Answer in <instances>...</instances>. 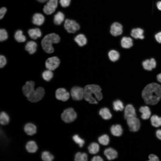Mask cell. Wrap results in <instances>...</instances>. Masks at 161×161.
<instances>
[{
    "label": "cell",
    "mask_w": 161,
    "mask_h": 161,
    "mask_svg": "<svg viewBox=\"0 0 161 161\" xmlns=\"http://www.w3.org/2000/svg\"><path fill=\"white\" fill-rule=\"evenodd\" d=\"M142 96L146 103L156 104L161 98V86L155 83L147 85L143 89Z\"/></svg>",
    "instance_id": "cell-1"
},
{
    "label": "cell",
    "mask_w": 161,
    "mask_h": 161,
    "mask_svg": "<svg viewBox=\"0 0 161 161\" xmlns=\"http://www.w3.org/2000/svg\"><path fill=\"white\" fill-rule=\"evenodd\" d=\"M101 90V88L97 85H87L84 88L83 97L86 101L91 104H97V101L93 95L98 101L100 100L103 98Z\"/></svg>",
    "instance_id": "cell-2"
},
{
    "label": "cell",
    "mask_w": 161,
    "mask_h": 161,
    "mask_svg": "<svg viewBox=\"0 0 161 161\" xmlns=\"http://www.w3.org/2000/svg\"><path fill=\"white\" fill-rule=\"evenodd\" d=\"M59 35L55 33L48 34L45 36L41 41V44L44 50L47 53L51 54L54 51L53 44H57L60 41Z\"/></svg>",
    "instance_id": "cell-3"
},
{
    "label": "cell",
    "mask_w": 161,
    "mask_h": 161,
    "mask_svg": "<svg viewBox=\"0 0 161 161\" xmlns=\"http://www.w3.org/2000/svg\"><path fill=\"white\" fill-rule=\"evenodd\" d=\"M45 94L44 88L41 87L34 89L27 97V100L32 103H36L41 101L44 97Z\"/></svg>",
    "instance_id": "cell-4"
},
{
    "label": "cell",
    "mask_w": 161,
    "mask_h": 161,
    "mask_svg": "<svg viewBox=\"0 0 161 161\" xmlns=\"http://www.w3.org/2000/svg\"><path fill=\"white\" fill-rule=\"evenodd\" d=\"M77 113L74 109L69 108L65 109L61 114L62 120L66 123H70L76 118Z\"/></svg>",
    "instance_id": "cell-5"
},
{
    "label": "cell",
    "mask_w": 161,
    "mask_h": 161,
    "mask_svg": "<svg viewBox=\"0 0 161 161\" xmlns=\"http://www.w3.org/2000/svg\"><path fill=\"white\" fill-rule=\"evenodd\" d=\"M64 27L67 32L70 33H74L80 28L79 25L75 21L69 19L65 21Z\"/></svg>",
    "instance_id": "cell-6"
},
{
    "label": "cell",
    "mask_w": 161,
    "mask_h": 161,
    "mask_svg": "<svg viewBox=\"0 0 161 161\" xmlns=\"http://www.w3.org/2000/svg\"><path fill=\"white\" fill-rule=\"evenodd\" d=\"M60 64L59 59L56 56H53L48 58L45 63V66L47 69L53 71L57 68Z\"/></svg>",
    "instance_id": "cell-7"
},
{
    "label": "cell",
    "mask_w": 161,
    "mask_h": 161,
    "mask_svg": "<svg viewBox=\"0 0 161 161\" xmlns=\"http://www.w3.org/2000/svg\"><path fill=\"white\" fill-rule=\"evenodd\" d=\"M127 123L130 131L136 132L140 128V123L139 120L136 117L129 118L127 119Z\"/></svg>",
    "instance_id": "cell-8"
},
{
    "label": "cell",
    "mask_w": 161,
    "mask_h": 161,
    "mask_svg": "<svg viewBox=\"0 0 161 161\" xmlns=\"http://www.w3.org/2000/svg\"><path fill=\"white\" fill-rule=\"evenodd\" d=\"M58 4V0H49L44 7V12L47 15L52 14L56 9Z\"/></svg>",
    "instance_id": "cell-9"
},
{
    "label": "cell",
    "mask_w": 161,
    "mask_h": 161,
    "mask_svg": "<svg viewBox=\"0 0 161 161\" xmlns=\"http://www.w3.org/2000/svg\"><path fill=\"white\" fill-rule=\"evenodd\" d=\"M71 95L73 100H80L84 97V89L80 87L74 86L71 89Z\"/></svg>",
    "instance_id": "cell-10"
},
{
    "label": "cell",
    "mask_w": 161,
    "mask_h": 161,
    "mask_svg": "<svg viewBox=\"0 0 161 161\" xmlns=\"http://www.w3.org/2000/svg\"><path fill=\"white\" fill-rule=\"evenodd\" d=\"M70 94L64 88H59L55 91V97L56 99L63 101H66L68 100Z\"/></svg>",
    "instance_id": "cell-11"
},
{
    "label": "cell",
    "mask_w": 161,
    "mask_h": 161,
    "mask_svg": "<svg viewBox=\"0 0 161 161\" xmlns=\"http://www.w3.org/2000/svg\"><path fill=\"white\" fill-rule=\"evenodd\" d=\"M35 83L32 81H27L23 86L22 91L24 95L27 98L34 89Z\"/></svg>",
    "instance_id": "cell-12"
},
{
    "label": "cell",
    "mask_w": 161,
    "mask_h": 161,
    "mask_svg": "<svg viewBox=\"0 0 161 161\" xmlns=\"http://www.w3.org/2000/svg\"><path fill=\"white\" fill-rule=\"evenodd\" d=\"M123 31L122 25L118 22L114 23L111 26L110 32L114 36H116L121 35Z\"/></svg>",
    "instance_id": "cell-13"
},
{
    "label": "cell",
    "mask_w": 161,
    "mask_h": 161,
    "mask_svg": "<svg viewBox=\"0 0 161 161\" xmlns=\"http://www.w3.org/2000/svg\"><path fill=\"white\" fill-rule=\"evenodd\" d=\"M24 130L28 135L33 136L35 134L37 131V128L34 124L32 123H26L24 127Z\"/></svg>",
    "instance_id": "cell-14"
},
{
    "label": "cell",
    "mask_w": 161,
    "mask_h": 161,
    "mask_svg": "<svg viewBox=\"0 0 161 161\" xmlns=\"http://www.w3.org/2000/svg\"><path fill=\"white\" fill-rule=\"evenodd\" d=\"M136 114L135 110L131 104H128L124 110V117L125 119L133 117H136Z\"/></svg>",
    "instance_id": "cell-15"
},
{
    "label": "cell",
    "mask_w": 161,
    "mask_h": 161,
    "mask_svg": "<svg viewBox=\"0 0 161 161\" xmlns=\"http://www.w3.org/2000/svg\"><path fill=\"white\" fill-rule=\"evenodd\" d=\"M25 148L27 152L33 154L35 153L37 151L38 149V146L35 141L30 140L26 143Z\"/></svg>",
    "instance_id": "cell-16"
},
{
    "label": "cell",
    "mask_w": 161,
    "mask_h": 161,
    "mask_svg": "<svg viewBox=\"0 0 161 161\" xmlns=\"http://www.w3.org/2000/svg\"><path fill=\"white\" fill-rule=\"evenodd\" d=\"M142 65L144 69L150 71L153 69L155 68L156 66V63L154 58H151L150 59H147L144 61L143 62Z\"/></svg>",
    "instance_id": "cell-17"
},
{
    "label": "cell",
    "mask_w": 161,
    "mask_h": 161,
    "mask_svg": "<svg viewBox=\"0 0 161 161\" xmlns=\"http://www.w3.org/2000/svg\"><path fill=\"white\" fill-rule=\"evenodd\" d=\"M104 154L109 160L114 159L117 157V151L111 148H109L105 149L104 151Z\"/></svg>",
    "instance_id": "cell-18"
},
{
    "label": "cell",
    "mask_w": 161,
    "mask_h": 161,
    "mask_svg": "<svg viewBox=\"0 0 161 161\" xmlns=\"http://www.w3.org/2000/svg\"><path fill=\"white\" fill-rule=\"evenodd\" d=\"M44 21V17L41 13H36L33 15L32 17L33 23L37 25H41L43 24Z\"/></svg>",
    "instance_id": "cell-19"
},
{
    "label": "cell",
    "mask_w": 161,
    "mask_h": 161,
    "mask_svg": "<svg viewBox=\"0 0 161 161\" xmlns=\"http://www.w3.org/2000/svg\"><path fill=\"white\" fill-rule=\"evenodd\" d=\"M37 44L34 41H30L28 42L25 46V49L30 54H32L36 51Z\"/></svg>",
    "instance_id": "cell-20"
},
{
    "label": "cell",
    "mask_w": 161,
    "mask_h": 161,
    "mask_svg": "<svg viewBox=\"0 0 161 161\" xmlns=\"http://www.w3.org/2000/svg\"><path fill=\"white\" fill-rule=\"evenodd\" d=\"M143 33V30L142 29L139 28H135L132 30L131 35L135 39H143L144 38Z\"/></svg>",
    "instance_id": "cell-21"
},
{
    "label": "cell",
    "mask_w": 161,
    "mask_h": 161,
    "mask_svg": "<svg viewBox=\"0 0 161 161\" xmlns=\"http://www.w3.org/2000/svg\"><path fill=\"white\" fill-rule=\"evenodd\" d=\"M112 134L115 136H120L122 134L123 129L121 126L119 124L113 125L110 128Z\"/></svg>",
    "instance_id": "cell-22"
},
{
    "label": "cell",
    "mask_w": 161,
    "mask_h": 161,
    "mask_svg": "<svg viewBox=\"0 0 161 161\" xmlns=\"http://www.w3.org/2000/svg\"><path fill=\"white\" fill-rule=\"evenodd\" d=\"M140 112L142 113L141 117L144 120L148 119L151 115L149 108L147 106H141L139 109Z\"/></svg>",
    "instance_id": "cell-23"
},
{
    "label": "cell",
    "mask_w": 161,
    "mask_h": 161,
    "mask_svg": "<svg viewBox=\"0 0 161 161\" xmlns=\"http://www.w3.org/2000/svg\"><path fill=\"white\" fill-rule=\"evenodd\" d=\"M121 44L123 48L128 49L133 46V40L130 37H124L121 40Z\"/></svg>",
    "instance_id": "cell-24"
},
{
    "label": "cell",
    "mask_w": 161,
    "mask_h": 161,
    "mask_svg": "<svg viewBox=\"0 0 161 161\" xmlns=\"http://www.w3.org/2000/svg\"><path fill=\"white\" fill-rule=\"evenodd\" d=\"M28 32L30 37L33 39L41 37L42 35L41 30L38 28L30 29Z\"/></svg>",
    "instance_id": "cell-25"
},
{
    "label": "cell",
    "mask_w": 161,
    "mask_h": 161,
    "mask_svg": "<svg viewBox=\"0 0 161 161\" xmlns=\"http://www.w3.org/2000/svg\"><path fill=\"white\" fill-rule=\"evenodd\" d=\"M10 122V117L6 112L2 111L0 114V123L2 126L8 124Z\"/></svg>",
    "instance_id": "cell-26"
},
{
    "label": "cell",
    "mask_w": 161,
    "mask_h": 161,
    "mask_svg": "<svg viewBox=\"0 0 161 161\" xmlns=\"http://www.w3.org/2000/svg\"><path fill=\"white\" fill-rule=\"evenodd\" d=\"M74 40L78 45L80 47L85 45L87 42L86 37L84 35L82 34L77 35L75 38Z\"/></svg>",
    "instance_id": "cell-27"
},
{
    "label": "cell",
    "mask_w": 161,
    "mask_h": 161,
    "mask_svg": "<svg viewBox=\"0 0 161 161\" xmlns=\"http://www.w3.org/2000/svg\"><path fill=\"white\" fill-rule=\"evenodd\" d=\"M99 114L104 120H109L112 117V114L109 110L107 108L101 109L99 111Z\"/></svg>",
    "instance_id": "cell-28"
},
{
    "label": "cell",
    "mask_w": 161,
    "mask_h": 161,
    "mask_svg": "<svg viewBox=\"0 0 161 161\" xmlns=\"http://www.w3.org/2000/svg\"><path fill=\"white\" fill-rule=\"evenodd\" d=\"M64 15L61 12L59 11L54 16V22L57 25H59L63 21L64 19Z\"/></svg>",
    "instance_id": "cell-29"
},
{
    "label": "cell",
    "mask_w": 161,
    "mask_h": 161,
    "mask_svg": "<svg viewBox=\"0 0 161 161\" xmlns=\"http://www.w3.org/2000/svg\"><path fill=\"white\" fill-rule=\"evenodd\" d=\"M41 158L43 161H52L54 159V157L49 151H45L42 152Z\"/></svg>",
    "instance_id": "cell-30"
},
{
    "label": "cell",
    "mask_w": 161,
    "mask_h": 161,
    "mask_svg": "<svg viewBox=\"0 0 161 161\" xmlns=\"http://www.w3.org/2000/svg\"><path fill=\"white\" fill-rule=\"evenodd\" d=\"M14 38L15 40L19 42H24L26 40V37L23 35V32L21 30H18L16 31Z\"/></svg>",
    "instance_id": "cell-31"
},
{
    "label": "cell",
    "mask_w": 161,
    "mask_h": 161,
    "mask_svg": "<svg viewBox=\"0 0 161 161\" xmlns=\"http://www.w3.org/2000/svg\"><path fill=\"white\" fill-rule=\"evenodd\" d=\"M88 150L90 153L92 154H95L99 151V146L97 143L93 142L88 146Z\"/></svg>",
    "instance_id": "cell-32"
},
{
    "label": "cell",
    "mask_w": 161,
    "mask_h": 161,
    "mask_svg": "<svg viewBox=\"0 0 161 161\" xmlns=\"http://www.w3.org/2000/svg\"><path fill=\"white\" fill-rule=\"evenodd\" d=\"M152 125L154 127H158L161 126V117L154 115L151 118Z\"/></svg>",
    "instance_id": "cell-33"
},
{
    "label": "cell",
    "mask_w": 161,
    "mask_h": 161,
    "mask_svg": "<svg viewBox=\"0 0 161 161\" xmlns=\"http://www.w3.org/2000/svg\"><path fill=\"white\" fill-rule=\"evenodd\" d=\"M108 56L111 61L115 62L119 59L120 54L117 51L114 50H112L109 52Z\"/></svg>",
    "instance_id": "cell-34"
},
{
    "label": "cell",
    "mask_w": 161,
    "mask_h": 161,
    "mask_svg": "<svg viewBox=\"0 0 161 161\" xmlns=\"http://www.w3.org/2000/svg\"><path fill=\"white\" fill-rule=\"evenodd\" d=\"M53 74L51 70L47 69L44 70L42 73L43 79L47 81H49L53 78Z\"/></svg>",
    "instance_id": "cell-35"
},
{
    "label": "cell",
    "mask_w": 161,
    "mask_h": 161,
    "mask_svg": "<svg viewBox=\"0 0 161 161\" xmlns=\"http://www.w3.org/2000/svg\"><path fill=\"white\" fill-rule=\"evenodd\" d=\"M113 106L114 110L116 111H122L124 109L123 103L119 100L114 101L113 103Z\"/></svg>",
    "instance_id": "cell-36"
},
{
    "label": "cell",
    "mask_w": 161,
    "mask_h": 161,
    "mask_svg": "<svg viewBox=\"0 0 161 161\" xmlns=\"http://www.w3.org/2000/svg\"><path fill=\"white\" fill-rule=\"evenodd\" d=\"M87 159V155L85 153L78 152L75 155V160L76 161H86Z\"/></svg>",
    "instance_id": "cell-37"
},
{
    "label": "cell",
    "mask_w": 161,
    "mask_h": 161,
    "mask_svg": "<svg viewBox=\"0 0 161 161\" xmlns=\"http://www.w3.org/2000/svg\"><path fill=\"white\" fill-rule=\"evenodd\" d=\"M98 141L101 144L106 145H108L109 142V138L107 134H103L99 137Z\"/></svg>",
    "instance_id": "cell-38"
},
{
    "label": "cell",
    "mask_w": 161,
    "mask_h": 161,
    "mask_svg": "<svg viewBox=\"0 0 161 161\" xmlns=\"http://www.w3.org/2000/svg\"><path fill=\"white\" fill-rule=\"evenodd\" d=\"M72 139L74 141L78 144L80 147H83L85 141L84 140L81 138L78 135L75 134L72 137Z\"/></svg>",
    "instance_id": "cell-39"
},
{
    "label": "cell",
    "mask_w": 161,
    "mask_h": 161,
    "mask_svg": "<svg viewBox=\"0 0 161 161\" xmlns=\"http://www.w3.org/2000/svg\"><path fill=\"white\" fill-rule=\"evenodd\" d=\"M8 36L7 32L4 29H1L0 30V40L3 41L8 38Z\"/></svg>",
    "instance_id": "cell-40"
},
{
    "label": "cell",
    "mask_w": 161,
    "mask_h": 161,
    "mask_svg": "<svg viewBox=\"0 0 161 161\" xmlns=\"http://www.w3.org/2000/svg\"><path fill=\"white\" fill-rule=\"evenodd\" d=\"M7 64V60L4 56L1 55L0 56V67H3Z\"/></svg>",
    "instance_id": "cell-41"
},
{
    "label": "cell",
    "mask_w": 161,
    "mask_h": 161,
    "mask_svg": "<svg viewBox=\"0 0 161 161\" xmlns=\"http://www.w3.org/2000/svg\"><path fill=\"white\" fill-rule=\"evenodd\" d=\"M71 0H60V3L62 7H66L70 4Z\"/></svg>",
    "instance_id": "cell-42"
},
{
    "label": "cell",
    "mask_w": 161,
    "mask_h": 161,
    "mask_svg": "<svg viewBox=\"0 0 161 161\" xmlns=\"http://www.w3.org/2000/svg\"><path fill=\"white\" fill-rule=\"evenodd\" d=\"M7 11L6 8L2 7L0 10V18L1 19L3 18Z\"/></svg>",
    "instance_id": "cell-43"
},
{
    "label": "cell",
    "mask_w": 161,
    "mask_h": 161,
    "mask_svg": "<svg viewBox=\"0 0 161 161\" xmlns=\"http://www.w3.org/2000/svg\"><path fill=\"white\" fill-rule=\"evenodd\" d=\"M149 160L151 161H158L159 160L158 157L154 154H150L148 157Z\"/></svg>",
    "instance_id": "cell-44"
},
{
    "label": "cell",
    "mask_w": 161,
    "mask_h": 161,
    "mask_svg": "<svg viewBox=\"0 0 161 161\" xmlns=\"http://www.w3.org/2000/svg\"><path fill=\"white\" fill-rule=\"evenodd\" d=\"M155 38L158 43H161V32L157 33L155 35Z\"/></svg>",
    "instance_id": "cell-45"
},
{
    "label": "cell",
    "mask_w": 161,
    "mask_h": 161,
    "mask_svg": "<svg viewBox=\"0 0 161 161\" xmlns=\"http://www.w3.org/2000/svg\"><path fill=\"white\" fill-rule=\"evenodd\" d=\"M92 161H102L103 159L100 156H95L93 157L91 160Z\"/></svg>",
    "instance_id": "cell-46"
},
{
    "label": "cell",
    "mask_w": 161,
    "mask_h": 161,
    "mask_svg": "<svg viewBox=\"0 0 161 161\" xmlns=\"http://www.w3.org/2000/svg\"><path fill=\"white\" fill-rule=\"evenodd\" d=\"M156 135L157 137L160 140H161V130L159 129L157 131Z\"/></svg>",
    "instance_id": "cell-47"
},
{
    "label": "cell",
    "mask_w": 161,
    "mask_h": 161,
    "mask_svg": "<svg viewBox=\"0 0 161 161\" xmlns=\"http://www.w3.org/2000/svg\"><path fill=\"white\" fill-rule=\"evenodd\" d=\"M157 6L159 10H161V1L157 2Z\"/></svg>",
    "instance_id": "cell-48"
},
{
    "label": "cell",
    "mask_w": 161,
    "mask_h": 161,
    "mask_svg": "<svg viewBox=\"0 0 161 161\" xmlns=\"http://www.w3.org/2000/svg\"><path fill=\"white\" fill-rule=\"evenodd\" d=\"M157 78L158 81L161 83V73L157 75Z\"/></svg>",
    "instance_id": "cell-49"
},
{
    "label": "cell",
    "mask_w": 161,
    "mask_h": 161,
    "mask_svg": "<svg viewBox=\"0 0 161 161\" xmlns=\"http://www.w3.org/2000/svg\"><path fill=\"white\" fill-rule=\"evenodd\" d=\"M39 2L41 3L44 2L49 0H37Z\"/></svg>",
    "instance_id": "cell-50"
}]
</instances>
